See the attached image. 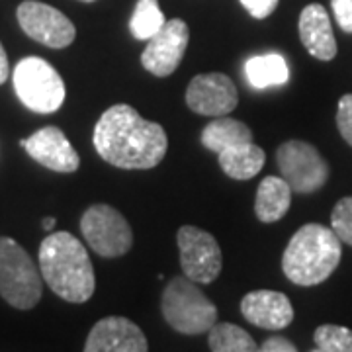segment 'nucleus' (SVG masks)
<instances>
[{
	"instance_id": "9b49d317",
	"label": "nucleus",
	"mask_w": 352,
	"mask_h": 352,
	"mask_svg": "<svg viewBox=\"0 0 352 352\" xmlns=\"http://www.w3.org/2000/svg\"><path fill=\"white\" fill-rule=\"evenodd\" d=\"M190 41L188 24L180 18L166 20V24L147 39L141 53V65L155 76H170L178 69Z\"/></svg>"
},
{
	"instance_id": "c85d7f7f",
	"label": "nucleus",
	"mask_w": 352,
	"mask_h": 352,
	"mask_svg": "<svg viewBox=\"0 0 352 352\" xmlns=\"http://www.w3.org/2000/svg\"><path fill=\"white\" fill-rule=\"evenodd\" d=\"M8 76H10V63H8L6 51H4L2 43H0V85H4L8 80Z\"/></svg>"
},
{
	"instance_id": "b1692460",
	"label": "nucleus",
	"mask_w": 352,
	"mask_h": 352,
	"mask_svg": "<svg viewBox=\"0 0 352 352\" xmlns=\"http://www.w3.org/2000/svg\"><path fill=\"white\" fill-rule=\"evenodd\" d=\"M331 229L335 231L340 243L352 247V196H346L335 204L331 214Z\"/></svg>"
},
{
	"instance_id": "dca6fc26",
	"label": "nucleus",
	"mask_w": 352,
	"mask_h": 352,
	"mask_svg": "<svg viewBox=\"0 0 352 352\" xmlns=\"http://www.w3.org/2000/svg\"><path fill=\"white\" fill-rule=\"evenodd\" d=\"M300 39L307 53L319 61H331L337 55V39L327 10L321 4H307L300 14Z\"/></svg>"
},
{
	"instance_id": "cd10ccee",
	"label": "nucleus",
	"mask_w": 352,
	"mask_h": 352,
	"mask_svg": "<svg viewBox=\"0 0 352 352\" xmlns=\"http://www.w3.org/2000/svg\"><path fill=\"white\" fill-rule=\"evenodd\" d=\"M261 352H298V349L286 337H270V339L264 340Z\"/></svg>"
},
{
	"instance_id": "39448f33",
	"label": "nucleus",
	"mask_w": 352,
	"mask_h": 352,
	"mask_svg": "<svg viewBox=\"0 0 352 352\" xmlns=\"http://www.w3.org/2000/svg\"><path fill=\"white\" fill-rule=\"evenodd\" d=\"M41 270L10 237H0V296L16 309H34L41 300Z\"/></svg>"
},
{
	"instance_id": "2eb2a0df",
	"label": "nucleus",
	"mask_w": 352,
	"mask_h": 352,
	"mask_svg": "<svg viewBox=\"0 0 352 352\" xmlns=\"http://www.w3.org/2000/svg\"><path fill=\"white\" fill-rule=\"evenodd\" d=\"M241 314L254 327L282 331L294 321V307L286 294L274 289H254L241 300Z\"/></svg>"
},
{
	"instance_id": "f03ea898",
	"label": "nucleus",
	"mask_w": 352,
	"mask_h": 352,
	"mask_svg": "<svg viewBox=\"0 0 352 352\" xmlns=\"http://www.w3.org/2000/svg\"><path fill=\"white\" fill-rule=\"evenodd\" d=\"M41 278L55 296L69 303H85L96 289L94 266L87 247L67 231L51 233L39 245Z\"/></svg>"
},
{
	"instance_id": "20e7f679",
	"label": "nucleus",
	"mask_w": 352,
	"mask_h": 352,
	"mask_svg": "<svg viewBox=\"0 0 352 352\" xmlns=\"http://www.w3.org/2000/svg\"><path fill=\"white\" fill-rule=\"evenodd\" d=\"M161 311L164 321L176 333L196 337L210 333L217 323V307L214 302L198 288L196 282L186 276L173 278L163 292Z\"/></svg>"
},
{
	"instance_id": "f3484780",
	"label": "nucleus",
	"mask_w": 352,
	"mask_h": 352,
	"mask_svg": "<svg viewBox=\"0 0 352 352\" xmlns=\"http://www.w3.org/2000/svg\"><path fill=\"white\" fill-rule=\"evenodd\" d=\"M289 204L292 188L288 182L282 176H266L256 190L254 214L263 223H274L288 214Z\"/></svg>"
},
{
	"instance_id": "6ab92c4d",
	"label": "nucleus",
	"mask_w": 352,
	"mask_h": 352,
	"mask_svg": "<svg viewBox=\"0 0 352 352\" xmlns=\"http://www.w3.org/2000/svg\"><path fill=\"white\" fill-rule=\"evenodd\" d=\"M217 161L221 170L233 180H251L252 176H256L263 170L266 163V155L264 151L254 145V143H245L226 149L217 155Z\"/></svg>"
},
{
	"instance_id": "a211bd4d",
	"label": "nucleus",
	"mask_w": 352,
	"mask_h": 352,
	"mask_svg": "<svg viewBox=\"0 0 352 352\" xmlns=\"http://www.w3.org/2000/svg\"><path fill=\"white\" fill-rule=\"evenodd\" d=\"M201 145L208 151L219 155L226 149L237 147V145H245V143H252V131L247 124H243L239 120L233 118H215L214 122H210L201 131Z\"/></svg>"
},
{
	"instance_id": "ddd939ff",
	"label": "nucleus",
	"mask_w": 352,
	"mask_h": 352,
	"mask_svg": "<svg viewBox=\"0 0 352 352\" xmlns=\"http://www.w3.org/2000/svg\"><path fill=\"white\" fill-rule=\"evenodd\" d=\"M20 147L39 163L53 173H76L80 166V157L71 145L63 131L55 126H45L38 129L28 139H20Z\"/></svg>"
},
{
	"instance_id": "5701e85b",
	"label": "nucleus",
	"mask_w": 352,
	"mask_h": 352,
	"mask_svg": "<svg viewBox=\"0 0 352 352\" xmlns=\"http://www.w3.org/2000/svg\"><path fill=\"white\" fill-rule=\"evenodd\" d=\"M314 340L323 352H352V331L340 325H321L315 329Z\"/></svg>"
},
{
	"instance_id": "412c9836",
	"label": "nucleus",
	"mask_w": 352,
	"mask_h": 352,
	"mask_svg": "<svg viewBox=\"0 0 352 352\" xmlns=\"http://www.w3.org/2000/svg\"><path fill=\"white\" fill-rule=\"evenodd\" d=\"M208 344L212 352H261L251 335L233 323H215L210 329Z\"/></svg>"
},
{
	"instance_id": "4be33fe9",
	"label": "nucleus",
	"mask_w": 352,
	"mask_h": 352,
	"mask_svg": "<svg viewBox=\"0 0 352 352\" xmlns=\"http://www.w3.org/2000/svg\"><path fill=\"white\" fill-rule=\"evenodd\" d=\"M166 24L159 0H138L135 10L129 20V32L139 41L151 39L163 25Z\"/></svg>"
},
{
	"instance_id": "f257e3e1",
	"label": "nucleus",
	"mask_w": 352,
	"mask_h": 352,
	"mask_svg": "<svg viewBox=\"0 0 352 352\" xmlns=\"http://www.w3.org/2000/svg\"><path fill=\"white\" fill-rule=\"evenodd\" d=\"M92 141L106 163L124 170L155 168L168 149L164 127L145 120L127 104H116L102 113Z\"/></svg>"
},
{
	"instance_id": "7c9ffc66",
	"label": "nucleus",
	"mask_w": 352,
	"mask_h": 352,
	"mask_svg": "<svg viewBox=\"0 0 352 352\" xmlns=\"http://www.w3.org/2000/svg\"><path fill=\"white\" fill-rule=\"evenodd\" d=\"M80 2H94V0H80Z\"/></svg>"
},
{
	"instance_id": "6e6552de",
	"label": "nucleus",
	"mask_w": 352,
	"mask_h": 352,
	"mask_svg": "<svg viewBox=\"0 0 352 352\" xmlns=\"http://www.w3.org/2000/svg\"><path fill=\"white\" fill-rule=\"evenodd\" d=\"M280 176L289 184L292 192L311 194L325 186L329 164L311 143L289 139L276 149Z\"/></svg>"
},
{
	"instance_id": "c756f323",
	"label": "nucleus",
	"mask_w": 352,
	"mask_h": 352,
	"mask_svg": "<svg viewBox=\"0 0 352 352\" xmlns=\"http://www.w3.org/2000/svg\"><path fill=\"white\" fill-rule=\"evenodd\" d=\"M55 223H57L55 217H45V219H43V229H45V231H51V229L55 227Z\"/></svg>"
},
{
	"instance_id": "2f4dec72",
	"label": "nucleus",
	"mask_w": 352,
	"mask_h": 352,
	"mask_svg": "<svg viewBox=\"0 0 352 352\" xmlns=\"http://www.w3.org/2000/svg\"><path fill=\"white\" fill-rule=\"evenodd\" d=\"M314 352H323V351H314Z\"/></svg>"
},
{
	"instance_id": "1a4fd4ad",
	"label": "nucleus",
	"mask_w": 352,
	"mask_h": 352,
	"mask_svg": "<svg viewBox=\"0 0 352 352\" xmlns=\"http://www.w3.org/2000/svg\"><path fill=\"white\" fill-rule=\"evenodd\" d=\"M180 266L184 276L196 284H212L221 274L223 256L212 233L200 227L182 226L176 233Z\"/></svg>"
},
{
	"instance_id": "9d476101",
	"label": "nucleus",
	"mask_w": 352,
	"mask_h": 352,
	"mask_svg": "<svg viewBox=\"0 0 352 352\" xmlns=\"http://www.w3.org/2000/svg\"><path fill=\"white\" fill-rule=\"evenodd\" d=\"M16 16L25 36L51 50L69 47L76 38L73 22L61 10L53 8L45 2L25 0L18 6Z\"/></svg>"
},
{
	"instance_id": "a878e982",
	"label": "nucleus",
	"mask_w": 352,
	"mask_h": 352,
	"mask_svg": "<svg viewBox=\"0 0 352 352\" xmlns=\"http://www.w3.org/2000/svg\"><path fill=\"white\" fill-rule=\"evenodd\" d=\"M331 8L340 30L352 34V0H331Z\"/></svg>"
},
{
	"instance_id": "393cba45",
	"label": "nucleus",
	"mask_w": 352,
	"mask_h": 352,
	"mask_svg": "<svg viewBox=\"0 0 352 352\" xmlns=\"http://www.w3.org/2000/svg\"><path fill=\"white\" fill-rule=\"evenodd\" d=\"M337 127L342 139L352 147V94L340 96L337 108Z\"/></svg>"
},
{
	"instance_id": "0eeeda50",
	"label": "nucleus",
	"mask_w": 352,
	"mask_h": 352,
	"mask_svg": "<svg viewBox=\"0 0 352 352\" xmlns=\"http://www.w3.org/2000/svg\"><path fill=\"white\" fill-rule=\"evenodd\" d=\"M80 231L88 247L104 258L124 256L133 245L127 219L108 204L90 206L80 217Z\"/></svg>"
},
{
	"instance_id": "bb28decb",
	"label": "nucleus",
	"mask_w": 352,
	"mask_h": 352,
	"mask_svg": "<svg viewBox=\"0 0 352 352\" xmlns=\"http://www.w3.org/2000/svg\"><path fill=\"white\" fill-rule=\"evenodd\" d=\"M280 0H241L243 8L256 20H264L276 10Z\"/></svg>"
},
{
	"instance_id": "f8f14e48",
	"label": "nucleus",
	"mask_w": 352,
	"mask_h": 352,
	"mask_svg": "<svg viewBox=\"0 0 352 352\" xmlns=\"http://www.w3.org/2000/svg\"><path fill=\"white\" fill-rule=\"evenodd\" d=\"M186 104L194 113L221 118L239 104V90L223 73L196 75L186 88Z\"/></svg>"
},
{
	"instance_id": "4468645a",
	"label": "nucleus",
	"mask_w": 352,
	"mask_h": 352,
	"mask_svg": "<svg viewBox=\"0 0 352 352\" xmlns=\"http://www.w3.org/2000/svg\"><path fill=\"white\" fill-rule=\"evenodd\" d=\"M82 352H149V342L133 321L110 315L90 329Z\"/></svg>"
},
{
	"instance_id": "423d86ee",
	"label": "nucleus",
	"mask_w": 352,
	"mask_h": 352,
	"mask_svg": "<svg viewBox=\"0 0 352 352\" xmlns=\"http://www.w3.org/2000/svg\"><path fill=\"white\" fill-rule=\"evenodd\" d=\"M14 92L28 110L36 113L57 112L65 102L61 75L41 57H25L14 67Z\"/></svg>"
},
{
	"instance_id": "aec40b11",
	"label": "nucleus",
	"mask_w": 352,
	"mask_h": 352,
	"mask_svg": "<svg viewBox=\"0 0 352 352\" xmlns=\"http://www.w3.org/2000/svg\"><path fill=\"white\" fill-rule=\"evenodd\" d=\"M245 76L251 82V87L264 90V88L284 87L289 80V69L286 59L280 53H264L247 59Z\"/></svg>"
},
{
	"instance_id": "7ed1b4c3",
	"label": "nucleus",
	"mask_w": 352,
	"mask_h": 352,
	"mask_svg": "<svg viewBox=\"0 0 352 352\" xmlns=\"http://www.w3.org/2000/svg\"><path fill=\"white\" fill-rule=\"evenodd\" d=\"M340 256V239L331 227L305 223L292 235L282 256V270L296 286H317L337 270Z\"/></svg>"
}]
</instances>
